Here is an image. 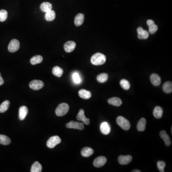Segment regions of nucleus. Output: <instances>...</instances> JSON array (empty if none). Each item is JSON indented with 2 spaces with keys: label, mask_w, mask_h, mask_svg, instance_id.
<instances>
[{
  "label": "nucleus",
  "mask_w": 172,
  "mask_h": 172,
  "mask_svg": "<svg viewBox=\"0 0 172 172\" xmlns=\"http://www.w3.org/2000/svg\"><path fill=\"white\" fill-rule=\"evenodd\" d=\"M150 81L154 86H158L161 84V79L156 74H152L150 77Z\"/></svg>",
  "instance_id": "obj_15"
},
{
  "label": "nucleus",
  "mask_w": 172,
  "mask_h": 172,
  "mask_svg": "<svg viewBox=\"0 0 172 172\" xmlns=\"http://www.w3.org/2000/svg\"><path fill=\"white\" fill-rule=\"evenodd\" d=\"M84 21V15L82 14L79 13L76 16L74 19V23L76 26H79L83 24Z\"/></svg>",
  "instance_id": "obj_17"
},
{
  "label": "nucleus",
  "mask_w": 172,
  "mask_h": 172,
  "mask_svg": "<svg viewBox=\"0 0 172 172\" xmlns=\"http://www.w3.org/2000/svg\"><path fill=\"white\" fill-rule=\"evenodd\" d=\"M157 167L160 172H164V168L165 167V163L164 161H160L157 162Z\"/></svg>",
  "instance_id": "obj_34"
},
{
  "label": "nucleus",
  "mask_w": 172,
  "mask_h": 172,
  "mask_svg": "<svg viewBox=\"0 0 172 172\" xmlns=\"http://www.w3.org/2000/svg\"><path fill=\"white\" fill-rule=\"evenodd\" d=\"M76 44L75 42L69 41L65 43L64 45V48L66 52L70 53L74 51V50L76 48Z\"/></svg>",
  "instance_id": "obj_10"
},
{
  "label": "nucleus",
  "mask_w": 172,
  "mask_h": 172,
  "mask_svg": "<svg viewBox=\"0 0 172 172\" xmlns=\"http://www.w3.org/2000/svg\"><path fill=\"white\" fill-rule=\"evenodd\" d=\"M160 136L161 138L164 140L165 143V145L167 146H169L171 145V142L170 138L169 136L167 134L165 131H164V130L161 131L160 133Z\"/></svg>",
  "instance_id": "obj_14"
},
{
  "label": "nucleus",
  "mask_w": 172,
  "mask_h": 172,
  "mask_svg": "<svg viewBox=\"0 0 172 172\" xmlns=\"http://www.w3.org/2000/svg\"><path fill=\"white\" fill-rule=\"evenodd\" d=\"M91 63L95 66H100L104 64L106 61V57L104 55L97 53L94 54L91 58Z\"/></svg>",
  "instance_id": "obj_1"
},
{
  "label": "nucleus",
  "mask_w": 172,
  "mask_h": 172,
  "mask_svg": "<svg viewBox=\"0 0 172 172\" xmlns=\"http://www.w3.org/2000/svg\"><path fill=\"white\" fill-rule=\"evenodd\" d=\"M56 18L55 12L51 10L47 12L45 14V20L47 21H52Z\"/></svg>",
  "instance_id": "obj_24"
},
{
  "label": "nucleus",
  "mask_w": 172,
  "mask_h": 172,
  "mask_svg": "<svg viewBox=\"0 0 172 172\" xmlns=\"http://www.w3.org/2000/svg\"><path fill=\"white\" fill-rule=\"evenodd\" d=\"M100 131L105 135H108L110 133V128L107 122H103L100 125Z\"/></svg>",
  "instance_id": "obj_16"
},
{
  "label": "nucleus",
  "mask_w": 172,
  "mask_h": 172,
  "mask_svg": "<svg viewBox=\"0 0 172 172\" xmlns=\"http://www.w3.org/2000/svg\"><path fill=\"white\" fill-rule=\"evenodd\" d=\"M10 102L9 100H5L0 105V113H4L9 109Z\"/></svg>",
  "instance_id": "obj_29"
},
{
  "label": "nucleus",
  "mask_w": 172,
  "mask_h": 172,
  "mask_svg": "<svg viewBox=\"0 0 172 172\" xmlns=\"http://www.w3.org/2000/svg\"><path fill=\"white\" fill-rule=\"evenodd\" d=\"M69 109V106L68 104L65 103H61L56 108V114L59 117L63 116L68 113Z\"/></svg>",
  "instance_id": "obj_2"
},
{
  "label": "nucleus",
  "mask_w": 172,
  "mask_h": 172,
  "mask_svg": "<svg viewBox=\"0 0 172 172\" xmlns=\"http://www.w3.org/2000/svg\"><path fill=\"white\" fill-rule=\"evenodd\" d=\"M61 140L58 136H54L50 137L47 142V145L48 148H54L58 144H60Z\"/></svg>",
  "instance_id": "obj_4"
},
{
  "label": "nucleus",
  "mask_w": 172,
  "mask_h": 172,
  "mask_svg": "<svg viewBox=\"0 0 172 172\" xmlns=\"http://www.w3.org/2000/svg\"><path fill=\"white\" fill-rule=\"evenodd\" d=\"M52 4L48 2H44L40 5L41 10L45 13H47V12L52 10Z\"/></svg>",
  "instance_id": "obj_23"
},
{
  "label": "nucleus",
  "mask_w": 172,
  "mask_h": 172,
  "mask_svg": "<svg viewBox=\"0 0 172 172\" xmlns=\"http://www.w3.org/2000/svg\"><path fill=\"white\" fill-rule=\"evenodd\" d=\"M120 85L121 87L125 90H128L130 88V83L126 79H122L120 81Z\"/></svg>",
  "instance_id": "obj_32"
},
{
  "label": "nucleus",
  "mask_w": 172,
  "mask_h": 172,
  "mask_svg": "<svg viewBox=\"0 0 172 172\" xmlns=\"http://www.w3.org/2000/svg\"><path fill=\"white\" fill-rule=\"evenodd\" d=\"M52 73L54 76L60 78L63 74V70L58 66H56L52 69Z\"/></svg>",
  "instance_id": "obj_26"
},
{
  "label": "nucleus",
  "mask_w": 172,
  "mask_h": 172,
  "mask_svg": "<svg viewBox=\"0 0 172 172\" xmlns=\"http://www.w3.org/2000/svg\"><path fill=\"white\" fill-rule=\"evenodd\" d=\"M147 24L148 25V26L149 27V26H151L154 25L155 24H154V22L153 20L149 19V20H148L147 21Z\"/></svg>",
  "instance_id": "obj_37"
},
{
  "label": "nucleus",
  "mask_w": 172,
  "mask_h": 172,
  "mask_svg": "<svg viewBox=\"0 0 172 172\" xmlns=\"http://www.w3.org/2000/svg\"><path fill=\"white\" fill-rule=\"evenodd\" d=\"M66 127L68 128L74 129L79 130H83L84 128V126L82 123L73 121L66 123Z\"/></svg>",
  "instance_id": "obj_6"
},
{
  "label": "nucleus",
  "mask_w": 172,
  "mask_h": 172,
  "mask_svg": "<svg viewBox=\"0 0 172 172\" xmlns=\"http://www.w3.org/2000/svg\"><path fill=\"white\" fill-rule=\"evenodd\" d=\"M116 123L121 128L125 131L129 130L131 127V124L129 121L123 116L117 117Z\"/></svg>",
  "instance_id": "obj_3"
},
{
  "label": "nucleus",
  "mask_w": 172,
  "mask_h": 172,
  "mask_svg": "<svg viewBox=\"0 0 172 172\" xmlns=\"http://www.w3.org/2000/svg\"><path fill=\"white\" fill-rule=\"evenodd\" d=\"M77 119L78 121H82L83 123H84L86 125H89V123H90L89 119L87 118L85 116L84 110H83V109H81L79 110L78 115L77 116Z\"/></svg>",
  "instance_id": "obj_9"
},
{
  "label": "nucleus",
  "mask_w": 172,
  "mask_h": 172,
  "mask_svg": "<svg viewBox=\"0 0 172 172\" xmlns=\"http://www.w3.org/2000/svg\"><path fill=\"white\" fill-rule=\"evenodd\" d=\"M8 13L5 10H0V22H3L7 19Z\"/></svg>",
  "instance_id": "obj_33"
},
{
  "label": "nucleus",
  "mask_w": 172,
  "mask_h": 172,
  "mask_svg": "<svg viewBox=\"0 0 172 172\" xmlns=\"http://www.w3.org/2000/svg\"><path fill=\"white\" fill-rule=\"evenodd\" d=\"M43 58L40 55H37L31 58L30 59V63L33 65H37L38 64L41 63L42 62Z\"/></svg>",
  "instance_id": "obj_25"
},
{
  "label": "nucleus",
  "mask_w": 172,
  "mask_h": 172,
  "mask_svg": "<svg viewBox=\"0 0 172 172\" xmlns=\"http://www.w3.org/2000/svg\"><path fill=\"white\" fill-rule=\"evenodd\" d=\"M20 43L17 39H13L10 42L8 47L9 51L11 53L15 52L19 49Z\"/></svg>",
  "instance_id": "obj_5"
},
{
  "label": "nucleus",
  "mask_w": 172,
  "mask_h": 172,
  "mask_svg": "<svg viewBox=\"0 0 172 172\" xmlns=\"http://www.w3.org/2000/svg\"><path fill=\"white\" fill-rule=\"evenodd\" d=\"M73 79L75 83L79 84L81 83V78H80L79 74L78 73H74L73 74Z\"/></svg>",
  "instance_id": "obj_35"
},
{
  "label": "nucleus",
  "mask_w": 172,
  "mask_h": 172,
  "mask_svg": "<svg viewBox=\"0 0 172 172\" xmlns=\"http://www.w3.org/2000/svg\"><path fill=\"white\" fill-rule=\"evenodd\" d=\"M133 172H141V171H140V170H133L132 171Z\"/></svg>",
  "instance_id": "obj_39"
},
{
  "label": "nucleus",
  "mask_w": 172,
  "mask_h": 172,
  "mask_svg": "<svg viewBox=\"0 0 172 172\" xmlns=\"http://www.w3.org/2000/svg\"><path fill=\"white\" fill-rule=\"evenodd\" d=\"M149 32L152 34H154L158 30V26L155 24L151 26H149Z\"/></svg>",
  "instance_id": "obj_36"
},
{
  "label": "nucleus",
  "mask_w": 172,
  "mask_h": 172,
  "mask_svg": "<svg viewBox=\"0 0 172 172\" xmlns=\"http://www.w3.org/2000/svg\"><path fill=\"white\" fill-rule=\"evenodd\" d=\"M138 32V38L140 39H146L149 37V33L146 30H144L141 27H139L137 29Z\"/></svg>",
  "instance_id": "obj_12"
},
{
  "label": "nucleus",
  "mask_w": 172,
  "mask_h": 172,
  "mask_svg": "<svg viewBox=\"0 0 172 172\" xmlns=\"http://www.w3.org/2000/svg\"><path fill=\"white\" fill-rule=\"evenodd\" d=\"M107 162V159L105 156H101L98 157L93 161V165L96 167L99 168L103 167Z\"/></svg>",
  "instance_id": "obj_8"
},
{
  "label": "nucleus",
  "mask_w": 172,
  "mask_h": 172,
  "mask_svg": "<svg viewBox=\"0 0 172 172\" xmlns=\"http://www.w3.org/2000/svg\"><path fill=\"white\" fill-rule=\"evenodd\" d=\"M108 102L110 104L114 106L119 107L122 104V101L118 97H113L109 99Z\"/></svg>",
  "instance_id": "obj_19"
},
{
  "label": "nucleus",
  "mask_w": 172,
  "mask_h": 172,
  "mask_svg": "<svg viewBox=\"0 0 172 172\" xmlns=\"http://www.w3.org/2000/svg\"><path fill=\"white\" fill-rule=\"evenodd\" d=\"M28 112V110L26 106H21L19 110V116L21 121L24 120Z\"/></svg>",
  "instance_id": "obj_13"
},
{
  "label": "nucleus",
  "mask_w": 172,
  "mask_h": 172,
  "mask_svg": "<svg viewBox=\"0 0 172 172\" xmlns=\"http://www.w3.org/2000/svg\"><path fill=\"white\" fill-rule=\"evenodd\" d=\"M44 86V82L40 80H34L31 81L29 83L30 87L33 90H39L43 88Z\"/></svg>",
  "instance_id": "obj_7"
},
{
  "label": "nucleus",
  "mask_w": 172,
  "mask_h": 172,
  "mask_svg": "<svg viewBox=\"0 0 172 172\" xmlns=\"http://www.w3.org/2000/svg\"><path fill=\"white\" fill-rule=\"evenodd\" d=\"M163 114V110L160 106H156L154 109L153 114L155 118L160 119L162 118Z\"/></svg>",
  "instance_id": "obj_21"
},
{
  "label": "nucleus",
  "mask_w": 172,
  "mask_h": 172,
  "mask_svg": "<svg viewBox=\"0 0 172 172\" xmlns=\"http://www.w3.org/2000/svg\"><path fill=\"white\" fill-rule=\"evenodd\" d=\"M3 83H4V81L1 77V74L0 73V86L3 85Z\"/></svg>",
  "instance_id": "obj_38"
},
{
  "label": "nucleus",
  "mask_w": 172,
  "mask_h": 172,
  "mask_svg": "<svg viewBox=\"0 0 172 172\" xmlns=\"http://www.w3.org/2000/svg\"><path fill=\"white\" fill-rule=\"evenodd\" d=\"M79 97L81 98L82 99H86V100L90 99L91 97V93L90 91L83 89L79 90Z\"/></svg>",
  "instance_id": "obj_20"
},
{
  "label": "nucleus",
  "mask_w": 172,
  "mask_h": 172,
  "mask_svg": "<svg viewBox=\"0 0 172 172\" xmlns=\"http://www.w3.org/2000/svg\"><path fill=\"white\" fill-rule=\"evenodd\" d=\"M108 75L106 73L100 74L97 77L98 81L100 83H104L106 82L108 79Z\"/></svg>",
  "instance_id": "obj_31"
},
{
  "label": "nucleus",
  "mask_w": 172,
  "mask_h": 172,
  "mask_svg": "<svg viewBox=\"0 0 172 172\" xmlns=\"http://www.w3.org/2000/svg\"><path fill=\"white\" fill-rule=\"evenodd\" d=\"M11 143V140L10 138L7 136L0 134V144L4 145L10 144Z\"/></svg>",
  "instance_id": "obj_28"
},
{
  "label": "nucleus",
  "mask_w": 172,
  "mask_h": 172,
  "mask_svg": "<svg viewBox=\"0 0 172 172\" xmlns=\"http://www.w3.org/2000/svg\"><path fill=\"white\" fill-rule=\"evenodd\" d=\"M163 90L166 93H170L172 91V82L167 81L164 84L163 87Z\"/></svg>",
  "instance_id": "obj_30"
},
{
  "label": "nucleus",
  "mask_w": 172,
  "mask_h": 172,
  "mask_svg": "<svg viewBox=\"0 0 172 172\" xmlns=\"http://www.w3.org/2000/svg\"><path fill=\"white\" fill-rule=\"evenodd\" d=\"M132 159L133 157L131 155H126V156L121 155L119 157L118 160L119 164L122 165H126L129 164L132 160Z\"/></svg>",
  "instance_id": "obj_11"
},
{
  "label": "nucleus",
  "mask_w": 172,
  "mask_h": 172,
  "mask_svg": "<svg viewBox=\"0 0 172 172\" xmlns=\"http://www.w3.org/2000/svg\"><path fill=\"white\" fill-rule=\"evenodd\" d=\"M146 124V121L145 119H141L137 124V128L138 131H143L145 130V127Z\"/></svg>",
  "instance_id": "obj_22"
},
{
  "label": "nucleus",
  "mask_w": 172,
  "mask_h": 172,
  "mask_svg": "<svg viewBox=\"0 0 172 172\" xmlns=\"http://www.w3.org/2000/svg\"><path fill=\"white\" fill-rule=\"evenodd\" d=\"M42 170V167L41 164L38 162L34 163L31 167V172H41Z\"/></svg>",
  "instance_id": "obj_27"
},
{
  "label": "nucleus",
  "mask_w": 172,
  "mask_h": 172,
  "mask_svg": "<svg viewBox=\"0 0 172 172\" xmlns=\"http://www.w3.org/2000/svg\"><path fill=\"white\" fill-rule=\"evenodd\" d=\"M94 151L92 148L88 147H86L83 148L81 151V154L83 157H89L93 154Z\"/></svg>",
  "instance_id": "obj_18"
}]
</instances>
